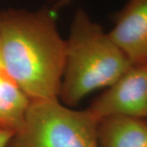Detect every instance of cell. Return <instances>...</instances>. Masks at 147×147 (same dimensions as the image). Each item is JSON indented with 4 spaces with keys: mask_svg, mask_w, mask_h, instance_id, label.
<instances>
[{
    "mask_svg": "<svg viewBox=\"0 0 147 147\" xmlns=\"http://www.w3.org/2000/svg\"><path fill=\"white\" fill-rule=\"evenodd\" d=\"M0 45L4 70L30 100H59L65 40L53 9L0 11Z\"/></svg>",
    "mask_w": 147,
    "mask_h": 147,
    "instance_id": "cell-1",
    "label": "cell"
},
{
    "mask_svg": "<svg viewBox=\"0 0 147 147\" xmlns=\"http://www.w3.org/2000/svg\"><path fill=\"white\" fill-rule=\"evenodd\" d=\"M131 65L99 24L82 8L76 11L65 40L64 71L58 99L78 105L95 90L108 88Z\"/></svg>",
    "mask_w": 147,
    "mask_h": 147,
    "instance_id": "cell-2",
    "label": "cell"
},
{
    "mask_svg": "<svg viewBox=\"0 0 147 147\" xmlns=\"http://www.w3.org/2000/svg\"><path fill=\"white\" fill-rule=\"evenodd\" d=\"M98 120L59 100L31 101L23 127L7 147H99Z\"/></svg>",
    "mask_w": 147,
    "mask_h": 147,
    "instance_id": "cell-3",
    "label": "cell"
},
{
    "mask_svg": "<svg viewBox=\"0 0 147 147\" xmlns=\"http://www.w3.org/2000/svg\"><path fill=\"white\" fill-rule=\"evenodd\" d=\"M88 110L98 121L112 116L147 119V64L131 65Z\"/></svg>",
    "mask_w": 147,
    "mask_h": 147,
    "instance_id": "cell-4",
    "label": "cell"
},
{
    "mask_svg": "<svg viewBox=\"0 0 147 147\" xmlns=\"http://www.w3.org/2000/svg\"><path fill=\"white\" fill-rule=\"evenodd\" d=\"M108 35L131 65L147 64V0H128Z\"/></svg>",
    "mask_w": 147,
    "mask_h": 147,
    "instance_id": "cell-5",
    "label": "cell"
},
{
    "mask_svg": "<svg viewBox=\"0 0 147 147\" xmlns=\"http://www.w3.org/2000/svg\"><path fill=\"white\" fill-rule=\"evenodd\" d=\"M99 147H147V119L112 116L98 121Z\"/></svg>",
    "mask_w": 147,
    "mask_h": 147,
    "instance_id": "cell-6",
    "label": "cell"
},
{
    "mask_svg": "<svg viewBox=\"0 0 147 147\" xmlns=\"http://www.w3.org/2000/svg\"><path fill=\"white\" fill-rule=\"evenodd\" d=\"M31 100L6 73L0 69V129L14 134L23 127Z\"/></svg>",
    "mask_w": 147,
    "mask_h": 147,
    "instance_id": "cell-7",
    "label": "cell"
},
{
    "mask_svg": "<svg viewBox=\"0 0 147 147\" xmlns=\"http://www.w3.org/2000/svg\"><path fill=\"white\" fill-rule=\"evenodd\" d=\"M14 133L11 131L0 129V147H7Z\"/></svg>",
    "mask_w": 147,
    "mask_h": 147,
    "instance_id": "cell-8",
    "label": "cell"
},
{
    "mask_svg": "<svg viewBox=\"0 0 147 147\" xmlns=\"http://www.w3.org/2000/svg\"><path fill=\"white\" fill-rule=\"evenodd\" d=\"M71 1L72 0H55V4L53 5V10L54 11L59 10V9H61V7H63L65 6L68 5Z\"/></svg>",
    "mask_w": 147,
    "mask_h": 147,
    "instance_id": "cell-9",
    "label": "cell"
},
{
    "mask_svg": "<svg viewBox=\"0 0 147 147\" xmlns=\"http://www.w3.org/2000/svg\"><path fill=\"white\" fill-rule=\"evenodd\" d=\"M0 69H4L3 64V59H2V53H1V45H0Z\"/></svg>",
    "mask_w": 147,
    "mask_h": 147,
    "instance_id": "cell-10",
    "label": "cell"
}]
</instances>
